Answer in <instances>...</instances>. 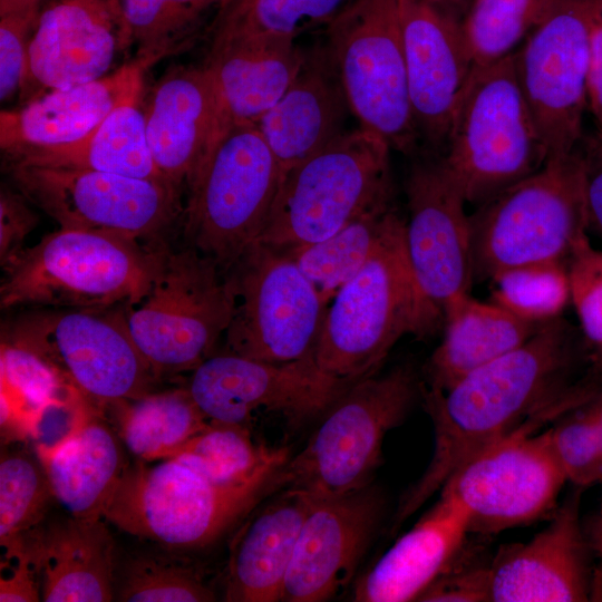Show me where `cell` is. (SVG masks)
Segmentation results:
<instances>
[{
    "label": "cell",
    "instance_id": "obj_1",
    "mask_svg": "<svg viewBox=\"0 0 602 602\" xmlns=\"http://www.w3.org/2000/svg\"><path fill=\"white\" fill-rule=\"evenodd\" d=\"M589 349L580 328L560 317L449 389L421 386L434 426V452L425 472L401 497L394 526L416 513L476 453L527 421L537 425L573 386L574 367Z\"/></svg>",
    "mask_w": 602,
    "mask_h": 602
},
{
    "label": "cell",
    "instance_id": "obj_2",
    "mask_svg": "<svg viewBox=\"0 0 602 602\" xmlns=\"http://www.w3.org/2000/svg\"><path fill=\"white\" fill-rule=\"evenodd\" d=\"M440 319L415 279L405 222L392 211L369 260L330 301L314 360L329 375L360 380L376 373L401 337L428 336Z\"/></svg>",
    "mask_w": 602,
    "mask_h": 602
},
{
    "label": "cell",
    "instance_id": "obj_3",
    "mask_svg": "<svg viewBox=\"0 0 602 602\" xmlns=\"http://www.w3.org/2000/svg\"><path fill=\"white\" fill-rule=\"evenodd\" d=\"M164 247H145L115 233L60 227L3 266L1 308L134 305L148 293Z\"/></svg>",
    "mask_w": 602,
    "mask_h": 602
},
{
    "label": "cell",
    "instance_id": "obj_4",
    "mask_svg": "<svg viewBox=\"0 0 602 602\" xmlns=\"http://www.w3.org/2000/svg\"><path fill=\"white\" fill-rule=\"evenodd\" d=\"M289 458L282 456L234 485L215 484L175 458L127 466L104 520L167 547H204L275 494L276 476Z\"/></svg>",
    "mask_w": 602,
    "mask_h": 602
},
{
    "label": "cell",
    "instance_id": "obj_5",
    "mask_svg": "<svg viewBox=\"0 0 602 602\" xmlns=\"http://www.w3.org/2000/svg\"><path fill=\"white\" fill-rule=\"evenodd\" d=\"M469 226L474 283L515 266L566 263L588 237L579 147L476 206Z\"/></svg>",
    "mask_w": 602,
    "mask_h": 602
},
{
    "label": "cell",
    "instance_id": "obj_6",
    "mask_svg": "<svg viewBox=\"0 0 602 602\" xmlns=\"http://www.w3.org/2000/svg\"><path fill=\"white\" fill-rule=\"evenodd\" d=\"M478 206L537 172L547 154L520 87L513 52L472 69L439 157Z\"/></svg>",
    "mask_w": 602,
    "mask_h": 602
},
{
    "label": "cell",
    "instance_id": "obj_7",
    "mask_svg": "<svg viewBox=\"0 0 602 602\" xmlns=\"http://www.w3.org/2000/svg\"><path fill=\"white\" fill-rule=\"evenodd\" d=\"M420 391L407 365L355 382L323 414L302 450L281 467L275 493L334 496L370 485L386 435L406 419Z\"/></svg>",
    "mask_w": 602,
    "mask_h": 602
},
{
    "label": "cell",
    "instance_id": "obj_8",
    "mask_svg": "<svg viewBox=\"0 0 602 602\" xmlns=\"http://www.w3.org/2000/svg\"><path fill=\"white\" fill-rule=\"evenodd\" d=\"M389 152L385 140L360 127L292 167L282 178L259 241L297 249L390 204Z\"/></svg>",
    "mask_w": 602,
    "mask_h": 602
},
{
    "label": "cell",
    "instance_id": "obj_9",
    "mask_svg": "<svg viewBox=\"0 0 602 602\" xmlns=\"http://www.w3.org/2000/svg\"><path fill=\"white\" fill-rule=\"evenodd\" d=\"M234 295L215 261L193 246L164 247L148 293L124 307L130 336L158 379L193 371L231 322Z\"/></svg>",
    "mask_w": 602,
    "mask_h": 602
},
{
    "label": "cell",
    "instance_id": "obj_10",
    "mask_svg": "<svg viewBox=\"0 0 602 602\" xmlns=\"http://www.w3.org/2000/svg\"><path fill=\"white\" fill-rule=\"evenodd\" d=\"M283 173L256 124L232 127L187 191L184 236L225 273L258 241Z\"/></svg>",
    "mask_w": 602,
    "mask_h": 602
},
{
    "label": "cell",
    "instance_id": "obj_11",
    "mask_svg": "<svg viewBox=\"0 0 602 602\" xmlns=\"http://www.w3.org/2000/svg\"><path fill=\"white\" fill-rule=\"evenodd\" d=\"M108 310L30 312L10 322L1 339L38 355L101 412L149 394L157 380L130 336L125 311Z\"/></svg>",
    "mask_w": 602,
    "mask_h": 602
},
{
    "label": "cell",
    "instance_id": "obj_12",
    "mask_svg": "<svg viewBox=\"0 0 602 602\" xmlns=\"http://www.w3.org/2000/svg\"><path fill=\"white\" fill-rule=\"evenodd\" d=\"M328 55L360 127L410 153L414 119L399 0H351L327 26Z\"/></svg>",
    "mask_w": 602,
    "mask_h": 602
},
{
    "label": "cell",
    "instance_id": "obj_13",
    "mask_svg": "<svg viewBox=\"0 0 602 602\" xmlns=\"http://www.w3.org/2000/svg\"><path fill=\"white\" fill-rule=\"evenodd\" d=\"M225 274L234 295L225 352L274 363L314 357L328 307L285 250L258 240Z\"/></svg>",
    "mask_w": 602,
    "mask_h": 602
},
{
    "label": "cell",
    "instance_id": "obj_14",
    "mask_svg": "<svg viewBox=\"0 0 602 602\" xmlns=\"http://www.w3.org/2000/svg\"><path fill=\"white\" fill-rule=\"evenodd\" d=\"M598 10L599 0H560L513 52L547 159L573 153L584 136L590 31Z\"/></svg>",
    "mask_w": 602,
    "mask_h": 602
},
{
    "label": "cell",
    "instance_id": "obj_15",
    "mask_svg": "<svg viewBox=\"0 0 602 602\" xmlns=\"http://www.w3.org/2000/svg\"><path fill=\"white\" fill-rule=\"evenodd\" d=\"M28 200L62 229L156 240L183 212L167 182L90 169L7 165Z\"/></svg>",
    "mask_w": 602,
    "mask_h": 602
},
{
    "label": "cell",
    "instance_id": "obj_16",
    "mask_svg": "<svg viewBox=\"0 0 602 602\" xmlns=\"http://www.w3.org/2000/svg\"><path fill=\"white\" fill-rule=\"evenodd\" d=\"M566 482L546 430L535 435L523 424L468 458L443 488L466 509L469 534L491 536L552 515Z\"/></svg>",
    "mask_w": 602,
    "mask_h": 602
},
{
    "label": "cell",
    "instance_id": "obj_17",
    "mask_svg": "<svg viewBox=\"0 0 602 602\" xmlns=\"http://www.w3.org/2000/svg\"><path fill=\"white\" fill-rule=\"evenodd\" d=\"M357 381L327 373L314 357L274 363L225 352L196 367L186 388L208 420L246 426L259 409L295 423L321 416Z\"/></svg>",
    "mask_w": 602,
    "mask_h": 602
},
{
    "label": "cell",
    "instance_id": "obj_18",
    "mask_svg": "<svg viewBox=\"0 0 602 602\" xmlns=\"http://www.w3.org/2000/svg\"><path fill=\"white\" fill-rule=\"evenodd\" d=\"M129 46L122 0H46L28 45L22 103L106 76Z\"/></svg>",
    "mask_w": 602,
    "mask_h": 602
},
{
    "label": "cell",
    "instance_id": "obj_19",
    "mask_svg": "<svg viewBox=\"0 0 602 602\" xmlns=\"http://www.w3.org/2000/svg\"><path fill=\"white\" fill-rule=\"evenodd\" d=\"M406 194L407 258L419 288L443 313L474 284L467 203L439 157L412 166Z\"/></svg>",
    "mask_w": 602,
    "mask_h": 602
},
{
    "label": "cell",
    "instance_id": "obj_20",
    "mask_svg": "<svg viewBox=\"0 0 602 602\" xmlns=\"http://www.w3.org/2000/svg\"><path fill=\"white\" fill-rule=\"evenodd\" d=\"M385 512L381 492L368 485L314 496L284 580L281 601L321 602L351 582Z\"/></svg>",
    "mask_w": 602,
    "mask_h": 602
},
{
    "label": "cell",
    "instance_id": "obj_21",
    "mask_svg": "<svg viewBox=\"0 0 602 602\" xmlns=\"http://www.w3.org/2000/svg\"><path fill=\"white\" fill-rule=\"evenodd\" d=\"M577 491L556 507L534 537L503 545L484 565L486 602L590 600L592 579Z\"/></svg>",
    "mask_w": 602,
    "mask_h": 602
},
{
    "label": "cell",
    "instance_id": "obj_22",
    "mask_svg": "<svg viewBox=\"0 0 602 602\" xmlns=\"http://www.w3.org/2000/svg\"><path fill=\"white\" fill-rule=\"evenodd\" d=\"M399 12L417 132L444 151L473 69L460 19L430 0H399Z\"/></svg>",
    "mask_w": 602,
    "mask_h": 602
},
{
    "label": "cell",
    "instance_id": "obj_23",
    "mask_svg": "<svg viewBox=\"0 0 602 602\" xmlns=\"http://www.w3.org/2000/svg\"><path fill=\"white\" fill-rule=\"evenodd\" d=\"M144 116L156 167L179 194L187 192L214 143L215 95L205 65L164 74L149 93Z\"/></svg>",
    "mask_w": 602,
    "mask_h": 602
},
{
    "label": "cell",
    "instance_id": "obj_24",
    "mask_svg": "<svg viewBox=\"0 0 602 602\" xmlns=\"http://www.w3.org/2000/svg\"><path fill=\"white\" fill-rule=\"evenodd\" d=\"M305 60L295 40H213L204 64L215 95L213 148L232 127L258 124L283 96Z\"/></svg>",
    "mask_w": 602,
    "mask_h": 602
},
{
    "label": "cell",
    "instance_id": "obj_25",
    "mask_svg": "<svg viewBox=\"0 0 602 602\" xmlns=\"http://www.w3.org/2000/svg\"><path fill=\"white\" fill-rule=\"evenodd\" d=\"M157 61L137 57L111 74L67 88L46 91L0 114L4 156L27 149L70 144L89 134Z\"/></svg>",
    "mask_w": 602,
    "mask_h": 602
},
{
    "label": "cell",
    "instance_id": "obj_26",
    "mask_svg": "<svg viewBox=\"0 0 602 602\" xmlns=\"http://www.w3.org/2000/svg\"><path fill=\"white\" fill-rule=\"evenodd\" d=\"M468 534L466 509L443 488L437 503L359 579L352 600L418 601L455 565Z\"/></svg>",
    "mask_w": 602,
    "mask_h": 602
},
{
    "label": "cell",
    "instance_id": "obj_27",
    "mask_svg": "<svg viewBox=\"0 0 602 602\" xmlns=\"http://www.w3.org/2000/svg\"><path fill=\"white\" fill-rule=\"evenodd\" d=\"M314 496L285 489L240 527L230 546L224 601H281L284 580Z\"/></svg>",
    "mask_w": 602,
    "mask_h": 602
},
{
    "label": "cell",
    "instance_id": "obj_28",
    "mask_svg": "<svg viewBox=\"0 0 602 602\" xmlns=\"http://www.w3.org/2000/svg\"><path fill=\"white\" fill-rule=\"evenodd\" d=\"M118 437L100 411L90 408L65 437L36 445L54 497L71 517L104 518L127 467Z\"/></svg>",
    "mask_w": 602,
    "mask_h": 602
},
{
    "label": "cell",
    "instance_id": "obj_29",
    "mask_svg": "<svg viewBox=\"0 0 602 602\" xmlns=\"http://www.w3.org/2000/svg\"><path fill=\"white\" fill-rule=\"evenodd\" d=\"M350 110L329 57L307 58L276 104L256 124L283 176L343 133Z\"/></svg>",
    "mask_w": 602,
    "mask_h": 602
},
{
    "label": "cell",
    "instance_id": "obj_30",
    "mask_svg": "<svg viewBox=\"0 0 602 602\" xmlns=\"http://www.w3.org/2000/svg\"><path fill=\"white\" fill-rule=\"evenodd\" d=\"M99 520L52 525L30 543L45 602H108L114 598L115 544Z\"/></svg>",
    "mask_w": 602,
    "mask_h": 602
},
{
    "label": "cell",
    "instance_id": "obj_31",
    "mask_svg": "<svg viewBox=\"0 0 602 602\" xmlns=\"http://www.w3.org/2000/svg\"><path fill=\"white\" fill-rule=\"evenodd\" d=\"M445 333L426 367L428 388L445 391L528 340L543 324L464 294L443 311Z\"/></svg>",
    "mask_w": 602,
    "mask_h": 602
},
{
    "label": "cell",
    "instance_id": "obj_32",
    "mask_svg": "<svg viewBox=\"0 0 602 602\" xmlns=\"http://www.w3.org/2000/svg\"><path fill=\"white\" fill-rule=\"evenodd\" d=\"M142 91L143 84L123 98L84 138L8 155L7 165L90 169L166 182L148 147Z\"/></svg>",
    "mask_w": 602,
    "mask_h": 602
},
{
    "label": "cell",
    "instance_id": "obj_33",
    "mask_svg": "<svg viewBox=\"0 0 602 602\" xmlns=\"http://www.w3.org/2000/svg\"><path fill=\"white\" fill-rule=\"evenodd\" d=\"M110 407L119 438L145 462L166 459L208 423L187 388L149 392Z\"/></svg>",
    "mask_w": 602,
    "mask_h": 602
},
{
    "label": "cell",
    "instance_id": "obj_34",
    "mask_svg": "<svg viewBox=\"0 0 602 602\" xmlns=\"http://www.w3.org/2000/svg\"><path fill=\"white\" fill-rule=\"evenodd\" d=\"M375 207L321 241L285 250L328 305L369 260L392 213Z\"/></svg>",
    "mask_w": 602,
    "mask_h": 602
},
{
    "label": "cell",
    "instance_id": "obj_35",
    "mask_svg": "<svg viewBox=\"0 0 602 602\" xmlns=\"http://www.w3.org/2000/svg\"><path fill=\"white\" fill-rule=\"evenodd\" d=\"M285 455H289L287 447L254 443L245 425L208 420L205 428L167 458L183 462L215 484L234 485Z\"/></svg>",
    "mask_w": 602,
    "mask_h": 602
},
{
    "label": "cell",
    "instance_id": "obj_36",
    "mask_svg": "<svg viewBox=\"0 0 602 602\" xmlns=\"http://www.w3.org/2000/svg\"><path fill=\"white\" fill-rule=\"evenodd\" d=\"M351 0H230L215 20L213 40L275 37L295 40L329 25Z\"/></svg>",
    "mask_w": 602,
    "mask_h": 602
},
{
    "label": "cell",
    "instance_id": "obj_37",
    "mask_svg": "<svg viewBox=\"0 0 602 602\" xmlns=\"http://www.w3.org/2000/svg\"><path fill=\"white\" fill-rule=\"evenodd\" d=\"M560 0H473L460 28L473 69L487 67L515 51Z\"/></svg>",
    "mask_w": 602,
    "mask_h": 602
},
{
    "label": "cell",
    "instance_id": "obj_38",
    "mask_svg": "<svg viewBox=\"0 0 602 602\" xmlns=\"http://www.w3.org/2000/svg\"><path fill=\"white\" fill-rule=\"evenodd\" d=\"M230 0H122L137 57L156 61L191 41L208 14Z\"/></svg>",
    "mask_w": 602,
    "mask_h": 602
},
{
    "label": "cell",
    "instance_id": "obj_39",
    "mask_svg": "<svg viewBox=\"0 0 602 602\" xmlns=\"http://www.w3.org/2000/svg\"><path fill=\"white\" fill-rule=\"evenodd\" d=\"M491 301L516 318L545 324L571 302L566 263L548 261L506 269L495 274Z\"/></svg>",
    "mask_w": 602,
    "mask_h": 602
},
{
    "label": "cell",
    "instance_id": "obj_40",
    "mask_svg": "<svg viewBox=\"0 0 602 602\" xmlns=\"http://www.w3.org/2000/svg\"><path fill=\"white\" fill-rule=\"evenodd\" d=\"M54 497L36 456L2 454L0 460V545L12 546L37 525Z\"/></svg>",
    "mask_w": 602,
    "mask_h": 602
},
{
    "label": "cell",
    "instance_id": "obj_41",
    "mask_svg": "<svg viewBox=\"0 0 602 602\" xmlns=\"http://www.w3.org/2000/svg\"><path fill=\"white\" fill-rule=\"evenodd\" d=\"M0 383L10 389L31 412L36 419V426L41 411L47 406L84 399L38 355L22 346L2 339Z\"/></svg>",
    "mask_w": 602,
    "mask_h": 602
},
{
    "label": "cell",
    "instance_id": "obj_42",
    "mask_svg": "<svg viewBox=\"0 0 602 602\" xmlns=\"http://www.w3.org/2000/svg\"><path fill=\"white\" fill-rule=\"evenodd\" d=\"M118 600L125 602H208L215 594L190 569L148 556L127 564Z\"/></svg>",
    "mask_w": 602,
    "mask_h": 602
},
{
    "label": "cell",
    "instance_id": "obj_43",
    "mask_svg": "<svg viewBox=\"0 0 602 602\" xmlns=\"http://www.w3.org/2000/svg\"><path fill=\"white\" fill-rule=\"evenodd\" d=\"M555 419L546 434L566 480L577 487L601 482L602 447L590 414L583 408Z\"/></svg>",
    "mask_w": 602,
    "mask_h": 602
},
{
    "label": "cell",
    "instance_id": "obj_44",
    "mask_svg": "<svg viewBox=\"0 0 602 602\" xmlns=\"http://www.w3.org/2000/svg\"><path fill=\"white\" fill-rule=\"evenodd\" d=\"M570 297L580 321V330L602 367V249L583 240L566 261Z\"/></svg>",
    "mask_w": 602,
    "mask_h": 602
},
{
    "label": "cell",
    "instance_id": "obj_45",
    "mask_svg": "<svg viewBox=\"0 0 602 602\" xmlns=\"http://www.w3.org/2000/svg\"><path fill=\"white\" fill-rule=\"evenodd\" d=\"M46 0H0V98L21 86L31 33Z\"/></svg>",
    "mask_w": 602,
    "mask_h": 602
},
{
    "label": "cell",
    "instance_id": "obj_46",
    "mask_svg": "<svg viewBox=\"0 0 602 602\" xmlns=\"http://www.w3.org/2000/svg\"><path fill=\"white\" fill-rule=\"evenodd\" d=\"M1 561L0 601L37 602L41 600L40 572L30 544L20 538L4 550Z\"/></svg>",
    "mask_w": 602,
    "mask_h": 602
},
{
    "label": "cell",
    "instance_id": "obj_47",
    "mask_svg": "<svg viewBox=\"0 0 602 602\" xmlns=\"http://www.w3.org/2000/svg\"><path fill=\"white\" fill-rule=\"evenodd\" d=\"M29 200L19 191L2 187L0 193V263L6 266L23 247L28 234L38 223Z\"/></svg>",
    "mask_w": 602,
    "mask_h": 602
},
{
    "label": "cell",
    "instance_id": "obj_48",
    "mask_svg": "<svg viewBox=\"0 0 602 602\" xmlns=\"http://www.w3.org/2000/svg\"><path fill=\"white\" fill-rule=\"evenodd\" d=\"M579 151L583 166L588 230L602 239V134L584 135Z\"/></svg>",
    "mask_w": 602,
    "mask_h": 602
},
{
    "label": "cell",
    "instance_id": "obj_49",
    "mask_svg": "<svg viewBox=\"0 0 602 602\" xmlns=\"http://www.w3.org/2000/svg\"><path fill=\"white\" fill-rule=\"evenodd\" d=\"M484 566L454 571L437 579L418 599L427 602H486Z\"/></svg>",
    "mask_w": 602,
    "mask_h": 602
},
{
    "label": "cell",
    "instance_id": "obj_50",
    "mask_svg": "<svg viewBox=\"0 0 602 602\" xmlns=\"http://www.w3.org/2000/svg\"><path fill=\"white\" fill-rule=\"evenodd\" d=\"M586 94L588 109L596 125L595 132L602 134V67L590 68Z\"/></svg>",
    "mask_w": 602,
    "mask_h": 602
},
{
    "label": "cell",
    "instance_id": "obj_51",
    "mask_svg": "<svg viewBox=\"0 0 602 602\" xmlns=\"http://www.w3.org/2000/svg\"><path fill=\"white\" fill-rule=\"evenodd\" d=\"M602 67V10L595 13L590 31V68Z\"/></svg>",
    "mask_w": 602,
    "mask_h": 602
},
{
    "label": "cell",
    "instance_id": "obj_52",
    "mask_svg": "<svg viewBox=\"0 0 602 602\" xmlns=\"http://www.w3.org/2000/svg\"><path fill=\"white\" fill-rule=\"evenodd\" d=\"M583 405L593 419L602 447V390L593 395Z\"/></svg>",
    "mask_w": 602,
    "mask_h": 602
},
{
    "label": "cell",
    "instance_id": "obj_53",
    "mask_svg": "<svg viewBox=\"0 0 602 602\" xmlns=\"http://www.w3.org/2000/svg\"><path fill=\"white\" fill-rule=\"evenodd\" d=\"M443 9L447 10L452 14L462 19L466 13L473 0H430Z\"/></svg>",
    "mask_w": 602,
    "mask_h": 602
},
{
    "label": "cell",
    "instance_id": "obj_54",
    "mask_svg": "<svg viewBox=\"0 0 602 602\" xmlns=\"http://www.w3.org/2000/svg\"><path fill=\"white\" fill-rule=\"evenodd\" d=\"M593 540H594V546L602 554V517H601L600 522L595 526V532H594Z\"/></svg>",
    "mask_w": 602,
    "mask_h": 602
},
{
    "label": "cell",
    "instance_id": "obj_55",
    "mask_svg": "<svg viewBox=\"0 0 602 602\" xmlns=\"http://www.w3.org/2000/svg\"><path fill=\"white\" fill-rule=\"evenodd\" d=\"M599 3H600V8L602 10V0H599Z\"/></svg>",
    "mask_w": 602,
    "mask_h": 602
}]
</instances>
